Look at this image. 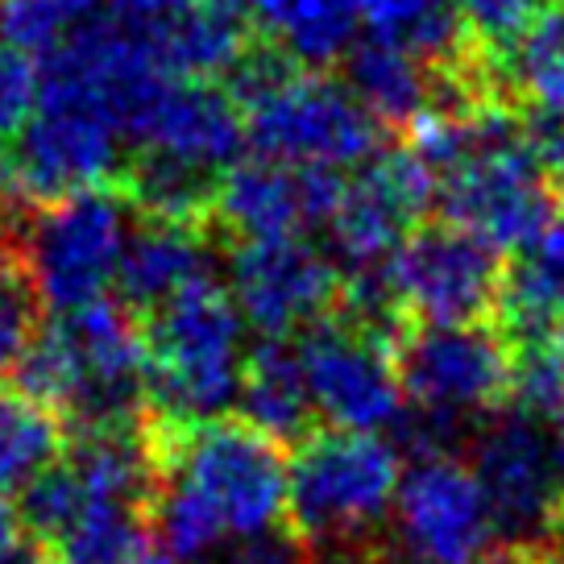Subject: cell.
Segmentation results:
<instances>
[{"label":"cell","instance_id":"1","mask_svg":"<svg viewBox=\"0 0 564 564\" xmlns=\"http://www.w3.org/2000/svg\"><path fill=\"white\" fill-rule=\"evenodd\" d=\"M150 432L159 448L150 528L178 564L204 561L225 540L282 523L291 460L279 441L246 420L171 423L150 415Z\"/></svg>","mask_w":564,"mask_h":564},{"label":"cell","instance_id":"2","mask_svg":"<svg viewBox=\"0 0 564 564\" xmlns=\"http://www.w3.org/2000/svg\"><path fill=\"white\" fill-rule=\"evenodd\" d=\"M145 333L129 307L91 303L34 336L18 366V387L79 427L145 415Z\"/></svg>","mask_w":564,"mask_h":564},{"label":"cell","instance_id":"3","mask_svg":"<svg viewBox=\"0 0 564 564\" xmlns=\"http://www.w3.org/2000/svg\"><path fill=\"white\" fill-rule=\"evenodd\" d=\"M246 138L262 159L300 171L361 166L378 150V121L349 91L286 54H246L232 70Z\"/></svg>","mask_w":564,"mask_h":564},{"label":"cell","instance_id":"4","mask_svg":"<svg viewBox=\"0 0 564 564\" xmlns=\"http://www.w3.org/2000/svg\"><path fill=\"white\" fill-rule=\"evenodd\" d=\"M145 411L171 423L220 420L246 370V316L220 282L199 279L150 312Z\"/></svg>","mask_w":564,"mask_h":564},{"label":"cell","instance_id":"5","mask_svg":"<svg viewBox=\"0 0 564 564\" xmlns=\"http://www.w3.org/2000/svg\"><path fill=\"white\" fill-rule=\"evenodd\" d=\"M399 486V448L378 432H312L291 457L286 519L312 547L373 544Z\"/></svg>","mask_w":564,"mask_h":564},{"label":"cell","instance_id":"6","mask_svg":"<svg viewBox=\"0 0 564 564\" xmlns=\"http://www.w3.org/2000/svg\"><path fill=\"white\" fill-rule=\"evenodd\" d=\"M129 208L117 192H84L37 208L25 229L18 262L34 286L37 303L54 316L100 303L121 279L129 249Z\"/></svg>","mask_w":564,"mask_h":564},{"label":"cell","instance_id":"7","mask_svg":"<svg viewBox=\"0 0 564 564\" xmlns=\"http://www.w3.org/2000/svg\"><path fill=\"white\" fill-rule=\"evenodd\" d=\"M406 403L444 423L490 415L511 399L514 340L486 324H420L394 340Z\"/></svg>","mask_w":564,"mask_h":564},{"label":"cell","instance_id":"8","mask_svg":"<svg viewBox=\"0 0 564 564\" xmlns=\"http://www.w3.org/2000/svg\"><path fill=\"white\" fill-rule=\"evenodd\" d=\"M394 312L420 324H481L502 303L498 249L453 220L415 229L382 265Z\"/></svg>","mask_w":564,"mask_h":564},{"label":"cell","instance_id":"9","mask_svg":"<svg viewBox=\"0 0 564 564\" xmlns=\"http://www.w3.org/2000/svg\"><path fill=\"white\" fill-rule=\"evenodd\" d=\"M121 138L124 129L105 108L37 91V108L13 138L9 183L37 208L100 192L121 175Z\"/></svg>","mask_w":564,"mask_h":564},{"label":"cell","instance_id":"10","mask_svg":"<svg viewBox=\"0 0 564 564\" xmlns=\"http://www.w3.org/2000/svg\"><path fill=\"white\" fill-rule=\"evenodd\" d=\"M394 333L361 319H319L303 336L300 357L312 403L340 432H382L406 411V390L394 361Z\"/></svg>","mask_w":564,"mask_h":564},{"label":"cell","instance_id":"11","mask_svg":"<svg viewBox=\"0 0 564 564\" xmlns=\"http://www.w3.org/2000/svg\"><path fill=\"white\" fill-rule=\"evenodd\" d=\"M394 531L411 564H477L494 552V511L474 465L432 453L403 474L394 498Z\"/></svg>","mask_w":564,"mask_h":564},{"label":"cell","instance_id":"12","mask_svg":"<svg viewBox=\"0 0 564 564\" xmlns=\"http://www.w3.org/2000/svg\"><path fill=\"white\" fill-rule=\"evenodd\" d=\"M474 474L490 502L507 547L540 552L556 528V460L540 423L528 411H507L474 444Z\"/></svg>","mask_w":564,"mask_h":564},{"label":"cell","instance_id":"13","mask_svg":"<svg viewBox=\"0 0 564 564\" xmlns=\"http://www.w3.org/2000/svg\"><path fill=\"white\" fill-rule=\"evenodd\" d=\"M229 291L249 328H258L265 340H282L295 328H316L319 319H328V312L340 307L345 279L312 241L265 237L237 246Z\"/></svg>","mask_w":564,"mask_h":564},{"label":"cell","instance_id":"14","mask_svg":"<svg viewBox=\"0 0 564 564\" xmlns=\"http://www.w3.org/2000/svg\"><path fill=\"white\" fill-rule=\"evenodd\" d=\"M129 138L138 141L141 162L150 166L220 183V175L241 154L246 117L237 100H229L212 84L166 75L133 112Z\"/></svg>","mask_w":564,"mask_h":564},{"label":"cell","instance_id":"15","mask_svg":"<svg viewBox=\"0 0 564 564\" xmlns=\"http://www.w3.org/2000/svg\"><path fill=\"white\" fill-rule=\"evenodd\" d=\"M436 199V175L415 150L373 154L357 166V175L340 183L336 208L328 216L333 241L352 274H373L390 262V253L415 232L420 212Z\"/></svg>","mask_w":564,"mask_h":564},{"label":"cell","instance_id":"16","mask_svg":"<svg viewBox=\"0 0 564 564\" xmlns=\"http://www.w3.org/2000/svg\"><path fill=\"white\" fill-rule=\"evenodd\" d=\"M336 195V171H300L274 159H253L232 162L220 175L212 212L237 241L300 237L307 225H328Z\"/></svg>","mask_w":564,"mask_h":564},{"label":"cell","instance_id":"17","mask_svg":"<svg viewBox=\"0 0 564 564\" xmlns=\"http://www.w3.org/2000/svg\"><path fill=\"white\" fill-rule=\"evenodd\" d=\"M349 91L382 124H420L427 112L444 105V70L390 37H366L349 54Z\"/></svg>","mask_w":564,"mask_h":564},{"label":"cell","instance_id":"18","mask_svg":"<svg viewBox=\"0 0 564 564\" xmlns=\"http://www.w3.org/2000/svg\"><path fill=\"white\" fill-rule=\"evenodd\" d=\"M237 403L249 427L265 432L279 444H300L316 427V403L307 390L300 345L286 340H262L258 349L246 352V370H241V390Z\"/></svg>","mask_w":564,"mask_h":564},{"label":"cell","instance_id":"19","mask_svg":"<svg viewBox=\"0 0 564 564\" xmlns=\"http://www.w3.org/2000/svg\"><path fill=\"white\" fill-rule=\"evenodd\" d=\"M154 54L166 75L175 79H199L212 84L246 63V30L241 13H232L216 0H192L171 18L145 25Z\"/></svg>","mask_w":564,"mask_h":564},{"label":"cell","instance_id":"20","mask_svg":"<svg viewBox=\"0 0 564 564\" xmlns=\"http://www.w3.org/2000/svg\"><path fill=\"white\" fill-rule=\"evenodd\" d=\"M208 249L199 237V225L178 220H145L124 249L121 262V295L129 307L154 312L166 300H175L183 286L208 279Z\"/></svg>","mask_w":564,"mask_h":564},{"label":"cell","instance_id":"21","mask_svg":"<svg viewBox=\"0 0 564 564\" xmlns=\"http://www.w3.org/2000/svg\"><path fill=\"white\" fill-rule=\"evenodd\" d=\"M286 58L303 67H328L357 46V0H253L249 9Z\"/></svg>","mask_w":564,"mask_h":564},{"label":"cell","instance_id":"22","mask_svg":"<svg viewBox=\"0 0 564 564\" xmlns=\"http://www.w3.org/2000/svg\"><path fill=\"white\" fill-rule=\"evenodd\" d=\"M502 316L514 345L544 340L564 319V220H552L544 237L523 249V262L502 282Z\"/></svg>","mask_w":564,"mask_h":564},{"label":"cell","instance_id":"23","mask_svg":"<svg viewBox=\"0 0 564 564\" xmlns=\"http://www.w3.org/2000/svg\"><path fill=\"white\" fill-rule=\"evenodd\" d=\"M357 13L370 37L403 42L423 58H432L441 70H448L453 79H460L457 63H465L469 30L457 13V0H357Z\"/></svg>","mask_w":564,"mask_h":564},{"label":"cell","instance_id":"24","mask_svg":"<svg viewBox=\"0 0 564 564\" xmlns=\"http://www.w3.org/2000/svg\"><path fill=\"white\" fill-rule=\"evenodd\" d=\"M502 75L511 96L531 108V117L564 121V0H552L507 42Z\"/></svg>","mask_w":564,"mask_h":564},{"label":"cell","instance_id":"25","mask_svg":"<svg viewBox=\"0 0 564 564\" xmlns=\"http://www.w3.org/2000/svg\"><path fill=\"white\" fill-rule=\"evenodd\" d=\"M67 420L25 390H0V486H30L63 457Z\"/></svg>","mask_w":564,"mask_h":564},{"label":"cell","instance_id":"26","mask_svg":"<svg viewBox=\"0 0 564 564\" xmlns=\"http://www.w3.org/2000/svg\"><path fill=\"white\" fill-rule=\"evenodd\" d=\"M150 514L117 502H88L79 523L58 540L63 564H141L150 556Z\"/></svg>","mask_w":564,"mask_h":564},{"label":"cell","instance_id":"27","mask_svg":"<svg viewBox=\"0 0 564 564\" xmlns=\"http://www.w3.org/2000/svg\"><path fill=\"white\" fill-rule=\"evenodd\" d=\"M105 13L108 0H0V34L25 54L51 58Z\"/></svg>","mask_w":564,"mask_h":564},{"label":"cell","instance_id":"28","mask_svg":"<svg viewBox=\"0 0 564 564\" xmlns=\"http://www.w3.org/2000/svg\"><path fill=\"white\" fill-rule=\"evenodd\" d=\"M37 336V295L18 253H0V378L18 373L25 349Z\"/></svg>","mask_w":564,"mask_h":564},{"label":"cell","instance_id":"29","mask_svg":"<svg viewBox=\"0 0 564 564\" xmlns=\"http://www.w3.org/2000/svg\"><path fill=\"white\" fill-rule=\"evenodd\" d=\"M37 88L42 79L30 54L0 34V145L18 138L21 124L30 121V112L37 108Z\"/></svg>","mask_w":564,"mask_h":564},{"label":"cell","instance_id":"30","mask_svg":"<svg viewBox=\"0 0 564 564\" xmlns=\"http://www.w3.org/2000/svg\"><path fill=\"white\" fill-rule=\"evenodd\" d=\"M552 0H457V13L465 21L469 37L490 42V46H507L523 25L544 13Z\"/></svg>","mask_w":564,"mask_h":564},{"label":"cell","instance_id":"31","mask_svg":"<svg viewBox=\"0 0 564 564\" xmlns=\"http://www.w3.org/2000/svg\"><path fill=\"white\" fill-rule=\"evenodd\" d=\"M212 564H312V544L295 528H265L220 544Z\"/></svg>","mask_w":564,"mask_h":564},{"label":"cell","instance_id":"32","mask_svg":"<svg viewBox=\"0 0 564 564\" xmlns=\"http://www.w3.org/2000/svg\"><path fill=\"white\" fill-rule=\"evenodd\" d=\"M112 4H117L121 18L138 21V25H154V21L178 13V9H187L192 0H112Z\"/></svg>","mask_w":564,"mask_h":564},{"label":"cell","instance_id":"33","mask_svg":"<svg viewBox=\"0 0 564 564\" xmlns=\"http://www.w3.org/2000/svg\"><path fill=\"white\" fill-rule=\"evenodd\" d=\"M0 564H63V561H58L46 544H37V540H30V544L18 540L13 547H4V552H0Z\"/></svg>","mask_w":564,"mask_h":564},{"label":"cell","instance_id":"34","mask_svg":"<svg viewBox=\"0 0 564 564\" xmlns=\"http://www.w3.org/2000/svg\"><path fill=\"white\" fill-rule=\"evenodd\" d=\"M18 531H21V507L9 498V494L0 490V552L18 544V540H21Z\"/></svg>","mask_w":564,"mask_h":564},{"label":"cell","instance_id":"35","mask_svg":"<svg viewBox=\"0 0 564 564\" xmlns=\"http://www.w3.org/2000/svg\"><path fill=\"white\" fill-rule=\"evenodd\" d=\"M552 460H556V528L564 531V420L556 441H552Z\"/></svg>","mask_w":564,"mask_h":564},{"label":"cell","instance_id":"36","mask_svg":"<svg viewBox=\"0 0 564 564\" xmlns=\"http://www.w3.org/2000/svg\"><path fill=\"white\" fill-rule=\"evenodd\" d=\"M477 564H531V556L519 547H498V552H486Z\"/></svg>","mask_w":564,"mask_h":564},{"label":"cell","instance_id":"37","mask_svg":"<svg viewBox=\"0 0 564 564\" xmlns=\"http://www.w3.org/2000/svg\"><path fill=\"white\" fill-rule=\"evenodd\" d=\"M528 556H531V564H564L556 547H540V552H528Z\"/></svg>","mask_w":564,"mask_h":564},{"label":"cell","instance_id":"38","mask_svg":"<svg viewBox=\"0 0 564 564\" xmlns=\"http://www.w3.org/2000/svg\"><path fill=\"white\" fill-rule=\"evenodd\" d=\"M141 564H178V561H175V556H171V552H162V547L154 544V547H150V556H145V561H141Z\"/></svg>","mask_w":564,"mask_h":564},{"label":"cell","instance_id":"39","mask_svg":"<svg viewBox=\"0 0 564 564\" xmlns=\"http://www.w3.org/2000/svg\"><path fill=\"white\" fill-rule=\"evenodd\" d=\"M216 4H225L232 13H249V9H253V0H216Z\"/></svg>","mask_w":564,"mask_h":564},{"label":"cell","instance_id":"40","mask_svg":"<svg viewBox=\"0 0 564 564\" xmlns=\"http://www.w3.org/2000/svg\"><path fill=\"white\" fill-rule=\"evenodd\" d=\"M552 345H556V352L564 357V319L556 324V328H552Z\"/></svg>","mask_w":564,"mask_h":564},{"label":"cell","instance_id":"41","mask_svg":"<svg viewBox=\"0 0 564 564\" xmlns=\"http://www.w3.org/2000/svg\"><path fill=\"white\" fill-rule=\"evenodd\" d=\"M556 178H561V192H564V166H561V171H556Z\"/></svg>","mask_w":564,"mask_h":564}]
</instances>
